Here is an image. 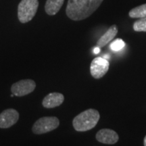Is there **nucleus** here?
<instances>
[{
    "instance_id": "3",
    "label": "nucleus",
    "mask_w": 146,
    "mask_h": 146,
    "mask_svg": "<svg viewBox=\"0 0 146 146\" xmlns=\"http://www.w3.org/2000/svg\"><path fill=\"white\" fill-rule=\"evenodd\" d=\"M38 0H21L18 6V18L21 23L31 21L37 12Z\"/></svg>"
},
{
    "instance_id": "5",
    "label": "nucleus",
    "mask_w": 146,
    "mask_h": 146,
    "mask_svg": "<svg viewBox=\"0 0 146 146\" xmlns=\"http://www.w3.org/2000/svg\"><path fill=\"white\" fill-rule=\"evenodd\" d=\"M36 88V83L31 79H23L14 83L11 92L15 96L23 97L32 93Z\"/></svg>"
},
{
    "instance_id": "13",
    "label": "nucleus",
    "mask_w": 146,
    "mask_h": 146,
    "mask_svg": "<svg viewBox=\"0 0 146 146\" xmlns=\"http://www.w3.org/2000/svg\"><path fill=\"white\" fill-rule=\"evenodd\" d=\"M133 29L136 32H146V16L140 18L133 24Z\"/></svg>"
},
{
    "instance_id": "11",
    "label": "nucleus",
    "mask_w": 146,
    "mask_h": 146,
    "mask_svg": "<svg viewBox=\"0 0 146 146\" xmlns=\"http://www.w3.org/2000/svg\"><path fill=\"white\" fill-rule=\"evenodd\" d=\"M64 0H47L45 5V12L50 16L56 15L59 12Z\"/></svg>"
},
{
    "instance_id": "10",
    "label": "nucleus",
    "mask_w": 146,
    "mask_h": 146,
    "mask_svg": "<svg viewBox=\"0 0 146 146\" xmlns=\"http://www.w3.org/2000/svg\"><path fill=\"white\" fill-rule=\"evenodd\" d=\"M118 27L116 25H113L100 38L98 42H97V45L99 47H103L106 45L108 43H110L112 40L114 39L115 36L118 33Z\"/></svg>"
},
{
    "instance_id": "1",
    "label": "nucleus",
    "mask_w": 146,
    "mask_h": 146,
    "mask_svg": "<svg viewBox=\"0 0 146 146\" xmlns=\"http://www.w3.org/2000/svg\"><path fill=\"white\" fill-rule=\"evenodd\" d=\"M104 0H68L66 14L74 21H83L94 14Z\"/></svg>"
},
{
    "instance_id": "7",
    "label": "nucleus",
    "mask_w": 146,
    "mask_h": 146,
    "mask_svg": "<svg viewBox=\"0 0 146 146\" xmlns=\"http://www.w3.org/2000/svg\"><path fill=\"white\" fill-rule=\"evenodd\" d=\"M19 119V113L12 108L6 109L0 114V128L8 129L15 125Z\"/></svg>"
},
{
    "instance_id": "15",
    "label": "nucleus",
    "mask_w": 146,
    "mask_h": 146,
    "mask_svg": "<svg viewBox=\"0 0 146 146\" xmlns=\"http://www.w3.org/2000/svg\"><path fill=\"white\" fill-rule=\"evenodd\" d=\"M94 54H99L100 52V47H96V48H95L94 50Z\"/></svg>"
},
{
    "instance_id": "16",
    "label": "nucleus",
    "mask_w": 146,
    "mask_h": 146,
    "mask_svg": "<svg viewBox=\"0 0 146 146\" xmlns=\"http://www.w3.org/2000/svg\"><path fill=\"white\" fill-rule=\"evenodd\" d=\"M143 145L146 146V135L145 137H144V140H143Z\"/></svg>"
},
{
    "instance_id": "8",
    "label": "nucleus",
    "mask_w": 146,
    "mask_h": 146,
    "mask_svg": "<svg viewBox=\"0 0 146 146\" xmlns=\"http://www.w3.org/2000/svg\"><path fill=\"white\" fill-rule=\"evenodd\" d=\"M96 139L102 143L115 144L119 139V136L116 131L109 129H102L97 133Z\"/></svg>"
},
{
    "instance_id": "9",
    "label": "nucleus",
    "mask_w": 146,
    "mask_h": 146,
    "mask_svg": "<svg viewBox=\"0 0 146 146\" xmlns=\"http://www.w3.org/2000/svg\"><path fill=\"white\" fill-rule=\"evenodd\" d=\"M64 101V96L60 93H50L43 98L42 105L45 108H54L60 106Z\"/></svg>"
},
{
    "instance_id": "14",
    "label": "nucleus",
    "mask_w": 146,
    "mask_h": 146,
    "mask_svg": "<svg viewBox=\"0 0 146 146\" xmlns=\"http://www.w3.org/2000/svg\"><path fill=\"white\" fill-rule=\"evenodd\" d=\"M125 46V43L123 39H117L114 40V41L111 43L110 47L114 52H118V51L121 50Z\"/></svg>"
},
{
    "instance_id": "12",
    "label": "nucleus",
    "mask_w": 146,
    "mask_h": 146,
    "mask_svg": "<svg viewBox=\"0 0 146 146\" xmlns=\"http://www.w3.org/2000/svg\"><path fill=\"white\" fill-rule=\"evenodd\" d=\"M129 16L132 18H140L146 16V3L135 7L130 10Z\"/></svg>"
},
{
    "instance_id": "2",
    "label": "nucleus",
    "mask_w": 146,
    "mask_h": 146,
    "mask_svg": "<svg viewBox=\"0 0 146 146\" xmlns=\"http://www.w3.org/2000/svg\"><path fill=\"white\" fill-rule=\"evenodd\" d=\"M100 118L97 110L88 109L74 117L72 121L74 129L78 132H85L94 129Z\"/></svg>"
},
{
    "instance_id": "6",
    "label": "nucleus",
    "mask_w": 146,
    "mask_h": 146,
    "mask_svg": "<svg viewBox=\"0 0 146 146\" xmlns=\"http://www.w3.org/2000/svg\"><path fill=\"white\" fill-rule=\"evenodd\" d=\"M110 63L106 59L102 57H97L92 60L90 66L91 76L96 79L103 77L109 70Z\"/></svg>"
},
{
    "instance_id": "4",
    "label": "nucleus",
    "mask_w": 146,
    "mask_h": 146,
    "mask_svg": "<svg viewBox=\"0 0 146 146\" xmlns=\"http://www.w3.org/2000/svg\"><path fill=\"white\" fill-rule=\"evenodd\" d=\"M60 120L56 116H44L38 119L32 127L34 134L41 135L51 132L59 127Z\"/></svg>"
}]
</instances>
